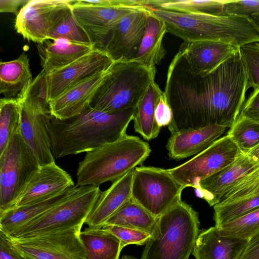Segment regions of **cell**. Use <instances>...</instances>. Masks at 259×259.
Instances as JSON below:
<instances>
[{
    "label": "cell",
    "instance_id": "obj_18",
    "mask_svg": "<svg viewBox=\"0 0 259 259\" xmlns=\"http://www.w3.org/2000/svg\"><path fill=\"white\" fill-rule=\"evenodd\" d=\"M75 186L70 175L55 162L40 166L30 180L15 207L47 199Z\"/></svg>",
    "mask_w": 259,
    "mask_h": 259
},
{
    "label": "cell",
    "instance_id": "obj_47",
    "mask_svg": "<svg viewBox=\"0 0 259 259\" xmlns=\"http://www.w3.org/2000/svg\"><path fill=\"white\" fill-rule=\"evenodd\" d=\"M121 259H138L133 256L124 254L122 256Z\"/></svg>",
    "mask_w": 259,
    "mask_h": 259
},
{
    "label": "cell",
    "instance_id": "obj_9",
    "mask_svg": "<svg viewBox=\"0 0 259 259\" xmlns=\"http://www.w3.org/2000/svg\"><path fill=\"white\" fill-rule=\"evenodd\" d=\"M185 188L167 169L141 165L134 169L132 198L152 215L158 218L181 201Z\"/></svg>",
    "mask_w": 259,
    "mask_h": 259
},
{
    "label": "cell",
    "instance_id": "obj_31",
    "mask_svg": "<svg viewBox=\"0 0 259 259\" xmlns=\"http://www.w3.org/2000/svg\"><path fill=\"white\" fill-rule=\"evenodd\" d=\"M259 208V189L242 197L221 202L213 206L215 227L238 219Z\"/></svg>",
    "mask_w": 259,
    "mask_h": 259
},
{
    "label": "cell",
    "instance_id": "obj_22",
    "mask_svg": "<svg viewBox=\"0 0 259 259\" xmlns=\"http://www.w3.org/2000/svg\"><path fill=\"white\" fill-rule=\"evenodd\" d=\"M134 169L114 181L100 195L84 224L88 227L101 228L121 207L132 199V186Z\"/></svg>",
    "mask_w": 259,
    "mask_h": 259
},
{
    "label": "cell",
    "instance_id": "obj_2",
    "mask_svg": "<svg viewBox=\"0 0 259 259\" xmlns=\"http://www.w3.org/2000/svg\"><path fill=\"white\" fill-rule=\"evenodd\" d=\"M135 108L109 113L90 105L68 119L52 116L48 127L54 158L87 152L119 139L126 134Z\"/></svg>",
    "mask_w": 259,
    "mask_h": 259
},
{
    "label": "cell",
    "instance_id": "obj_12",
    "mask_svg": "<svg viewBox=\"0 0 259 259\" xmlns=\"http://www.w3.org/2000/svg\"><path fill=\"white\" fill-rule=\"evenodd\" d=\"M83 225L23 239L11 238L17 251L32 259H87L80 233Z\"/></svg>",
    "mask_w": 259,
    "mask_h": 259
},
{
    "label": "cell",
    "instance_id": "obj_17",
    "mask_svg": "<svg viewBox=\"0 0 259 259\" xmlns=\"http://www.w3.org/2000/svg\"><path fill=\"white\" fill-rule=\"evenodd\" d=\"M258 168L259 164L243 154L232 164L201 181L194 188L196 194L209 206H214L234 186Z\"/></svg>",
    "mask_w": 259,
    "mask_h": 259
},
{
    "label": "cell",
    "instance_id": "obj_27",
    "mask_svg": "<svg viewBox=\"0 0 259 259\" xmlns=\"http://www.w3.org/2000/svg\"><path fill=\"white\" fill-rule=\"evenodd\" d=\"M33 78L28 55L22 53L17 59L0 63V93L6 98H17Z\"/></svg>",
    "mask_w": 259,
    "mask_h": 259
},
{
    "label": "cell",
    "instance_id": "obj_33",
    "mask_svg": "<svg viewBox=\"0 0 259 259\" xmlns=\"http://www.w3.org/2000/svg\"><path fill=\"white\" fill-rule=\"evenodd\" d=\"M21 105L18 98L0 100V153L13 135L20 130Z\"/></svg>",
    "mask_w": 259,
    "mask_h": 259
},
{
    "label": "cell",
    "instance_id": "obj_46",
    "mask_svg": "<svg viewBox=\"0 0 259 259\" xmlns=\"http://www.w3.org/2000/svg\"><path fill=\"white\" fill-rule=\"evenodd\" d=\"M246 155L259 164V145L250 150Z\"/></svg>",
    "mask_w": 259,
    "mask_h": 259
},
{
    "label": "cell",
    "instance_id": "obj_15",
    "mask_svg": "<svg viewBox=\"0 0 259 259\" xmlns=\"http://www.w3.org/2000/svg\"><path fill=\"white\" fill-rule=\"evenodd\" d=\"M143 7H106L87 4L77 0L72 11L96 48L104 51L112 32L127 14Z\"/></svg>",
    "mask_w": 259,
    "mask_h": 259
},
{
    "label": "cell",
    "instance_id": "obj_36",
    "mask_svg": "<svg viewBox=\"0 0 259 259\" xmlns=\"http://www.w3.org/2000/svg\"><path fill=\"white\" fill-rule=\"evenodd\" d=\"M57 38H64L78 43L93 44L73 15L72 8L62 17L50 33L49 40Z\"/></svg>",
    "mask_w": 259,
    "mask_h": 259
},
{
    "label": "cell",
    "instance_id": "obj_38",
    "mask_svg": "<svg viewBox=\"0 0 259 259\" xmlns=\"http://www.w3.org/2000/svg\"><path fill=\"white\" fill-rule=\"evenodd\" d=\"M102 228L111 232L119 239L121 250L130 244L145 245L152 237L148 232L125 227L104 225Z\"/></svg>",
    "mask_w": 259,
    "mask_h": 259
},
{
    "label": "cell",
    "instance_id": "obj_5",
    "mask_svg": "<svg viewBox=\"0 0 259 259\" xmlns=\"http://www.w3.org/2000/svg\"><path fill=\"white\" fill-rule=\"evenodd\" d=\"M198 213L182 200L157 218L139 259H189L199 234Z\"/></svg>",
    "mask_w": 259,
    "mask_h": 259
},
{
    "label": "cell",
    "instance_id": "obj_10",
    "mask_svg": "<svg viewBox=\"0 0 259 259\" xmlns=\"http://www.w3.org/2000/svg\"><path fill=\"white\" fill-rule=\"evenodd\" d=\"M21 105L20 133L36 157L40 166L55 162L48 123L50 104L41 94L26 89L17 98Z\"/></svg>",
    "mask_w": 259,
    "mask_h": 259
},
{
    "label": "cell",
    "instance_id": "obj_16",
    "mask_svg": "<svg viewBox=\"0 0 259 259\" xmlns=\"http://www.w3.org/2000/svg\"><path fill=\"white\" fill-rule=\"evenodd\" d=\"M152 9H137L125 16L114 27L105 49L113 61L134 60Z\"/></svg>",
    "mask_w": 259,
    "mask_h": 259
},
{
    "label": "cell",
    "instance_id": "obj_3",
    "mask_svg": "<svg viewBox=\"0 0 259 259\" xmlns=\"http://www.w3.org/2000/svg\"><path fill=\"white\" fill-rule=\"evenodd\" d=\"M150 12L164 22L167 32L184 41H218L239 49L246 44L259 42L258 29L244 17L186 13L159 8H152Z\"/></svg>",
    "mask_w": 259,
    "mask_h": 259
},
{
    "label": "cell",
    "instance_id": "obj_19",
    "mask_svg": "<svg viewBox=\"0 0 259 259\" xmlns=\"http://www.w3.org/2000/svg\"><path fill=\"white\" fill-rule=\"evenodd\" d=\"M179 50L191 72L199 75L212 71L239 51L231 45L208 40L184 41Z\"/></svg>",
    "mask_w": 259,
    "mask_h": 259
},
{
    "label": "cell",
    "instance_id": "obj_11",
    "mask_svg": "<svg viewBox=\"0 0 259 259\" xmlns=\"http://www.w3.org/2000/svg\"><path fill=\"white\" fill-rule=\"evenodd\" d=\"M242 154L238 147L227 134L192 158L167 170L185 188H195L201 181L232 164Z\"/></svg>",
    "mask_w": 259,
    "mask_h": 259
},
{
    "label": "cell",
    "instance_id": "obj_41",
    "mask_svg": "<svg viewBox=\"0 0 259 259\" xmlns=\"http://www.w3.org/2000/svg\"><path fill=\"white\" fill-rule=\"evenodd\" d=\"M171 108L167 101L164 92L158 97L155 109V119L158 126L161 128L168 126L172 120Z\"/></svg>",
    "mask_w": 259,
    "mask_h": 259
},
{
    "label": "cell",
    "instance_id": "obj_4",
    "mask_svg": "<svg viewBox=\"0 0 259 259\" xmlns=\"http://www.w3.org/2000/svg\"><path fill=\"white\" fill-rule=\"evenodd\" d=\"M151 152L147 142L126 134L88 151L79 162L76 187L99 186L107 182H113L141 165Z\"/></svg>",
    "mask_w": 259,
    "mask_h": 259
},
{
    "label": "cell",
    "instance_id": "obj_7",
    "mask_svg": "<svg viewBox=\"0 0 259 259\" xmlns=\"http://www.w3.org/2000/svg\"><path fill=\"white\" fill-rule=\"evenodd\" d=\"M100 193L99 186L76 187L63 201L8 235L13 239H23L83 225Z\"/></svg>",
    "mask_w": 259,
    "mask_h": 259
},
{
    "label": "cell",
    "instance_id": "obj_32",
    "mask_svg": "<svg viewBox=\"0 0 259 259\" xmlns=\"http://www.w3.org/2000/svg\"><path fill=\"white\" fill-rule=\"evenodd\" d=\"M225 1L209 0H148V6L153 9L186 13L206 14L213 15H225Z\"/></svg>",
    "mask_w": 259,
    "mask_h": 259
},
{
    "label": "cell",
    "instance_id": "obj_26",
    "mask_svg": "<svg viewBox=\"0 0 259 259\" xmlns=\"http://www.w3.org/2000/svg\"><path fill=\"white\" fill-rule=\"evenodd\" d=\"M166 32L164 22L150 12L142 41L133 61L150 69H156V66L160 63L166 54L162 42Z\"/></svg>",
    "mask_w": 259,
    "mask_h": 259
},
{
    "label": "cell",
    "instance_id": "obj_40",
    "mask_svg": "<svg viewBox=\"0 0 259 259\" xmlns=\"http://www.w3.org/2000/svg\"><path fill=\"white\" fill-rule=\"evenodd\" d=\"M258 189H259V168L245 177L226 194L221 202L231 201L242 197Z\"/></svg>",
    "mask_w": 259,
    "mask_h": 259
},
{
    "label": "cell",
    "instance_id": "obj_14",
    "mask_svg": "<svg viewBox=\"0 0 259 259\" xmlns=\"http://www.w3.org/2000/svg\"><path fill=\"white\" fill-rule=\"evenodd\" d=\"M114 61L105 51L94 49L68 65L46 74L48 101L66 91L107 70Z\"/></svg>",
    "mask_w": 259,
    "mask_h": 259
},
{
    "label": "cell",
    "instance_id": "obj_34",
    "mask_svg": "<svg viewBox=\"0 0 259 259\" xmlns=\"http://www.w3.org/2000/svg\"><path fill=\"white\" fill-rule=\"evenodd\" d=\"M227 135L231 138L241 152L247 154L259 145V121L239 114Z\"/></svg>",
    "mask_w": 259,
    "mask_h": 259
},
{
    "label": "cell",
    "instance_id": "obj_29",
    "mask_svg": "<svg viewBox=\"0 0 259 259\" xmlns=\"http://www.w3.org/2000/svg\"><path fill=\"white\" fill-rule=\"evenodd\" d=\"M87 259H119L121 249L119 239L103 228L87 227L80 233Z\"/></svg>",
    "mask_w": 259,
    "mask_h": 259
},
{
    "label": "cell",
    "instance_id": "obj_1",
    "mask_svg": "<svg viewBox=\"0 0 259 259\" xmlns=\"http://www.w3.org/2000/svg\"><path fill=\"white\" fill-rule=\"evenodd\" d=\"M250 88L239 51L205 75L190 70L179 50L168 68L164 93L171 108V134L219 125L230 128Z\"/></svg>",
    "mask_w": 259,
    "mask_h": 259
},
{
    "label": "cell",
    "instance_id": "obj_39",
    "mask_svg": "<svg viewBox=\"0 0 259 259\" xmlns=\"http://www.w3.org/2000/svg\"><path fill=\"white\" fill-rule=\"evenodd\" d=\"M224 12L247 18L259 30V1H225Z\"/></svg>",
    "mask_w": 259,
    "mask_h": 259
},
{
    "label": "cell",
    "instance_id": "obj_44",
    "mask_svg": "<svg viewBox=\"0 0 259 259\" xmlns=\"http://www.w3.org/2000/svg\"><path fill=\"white\" fill-rule=\"evenodd\" d=\"M237 259H259V235L247 241Z\"/></svg>",
    "mask_w": 259,
    "mask_h": 259
},
{
    "label": "cell",
    "instance_id": "obj_37",
    "mask_svg": "<svg viewBox=\"0 0 259 259\" xmlns=\"http://www.w3.org/2000/svg\"><path fill=\"white\" fill-rule=\"evenodd\" d=\"M239 52L250 88L259 87V42L243 45L239 48Z\"/></svg>",
    "mask_w": 259,
    "mask_h": 259
},
{
    "label": "cell",
    "instance_id": "obj_43",
    "mask_svg": "<svg viewBox=\"0 0 259 259\" xmlns=\"http://www.w3.org/2000/svg\"><path fill=\"white\" fill-rule=\"evenodd\" d=\"M0 259H25L15 248L10 237L1 231Z\"/></svg>",
    "mask_w": 259,
    "mask_h": 259
},
{
    "label": "cell",
    "instance_id": "obj_8",
    "mask_svg": "<svg viewBox=\"0 0 259 259\" xmlns=\"http://www.w3.org/2000/svg\"><path fill=\"white\" fill-rule=\"evenodd\" d=\"M40 165L20 130L0 153V214L15 207Z\"/></svg>",
    "mask_w": 259,
    "mask_h": 259
},
{
    "label": "cell",
    "instance_id": "obj_13",
    "mask_svg": "<svg viewBox=\"0 0 259 259\" xmlns=\"http://www.w3.org/2000/svg\"><path fill=\"white\" fill-rule=\"evenodd\" d=\"M76 1L30 0L18 13L14 27L24 39L42 44L49 40L52 28Z\"/></svg>",
    "mask_w": 259,
    "mask_h": 259
},
{
    "label": "cell",
    "instance_id": "obj_25",
    "mask_svg": "<svg viewBox=\"0 0 259 259\" xmlns=\"http://www.w3.org/2000/svg\"><path fill=\"white\" fill-rule=\"evenodd\" d=\"M76 186L47 199L16 207L0 214V231L9 235L24 224L44 213L68 197Z\"/></svg>",
    "mask_w": 259,
    "mask_h": 259
},
{
    "label": "cell",
    "instance_id": "obj_35",
    "mask_svg": "<svg viewBox=\"0 0 259 259\" xmlns=\"http://www.w3.org/2000/svg\"><path fill=\"white\" fill-rule=\"evenodd\" d=\"M217 229L223 236L248 241L259 235V208Z\"/></svg>",
    "mask_w": 259,
    "mask_h": 259
},
{
    "label": "cell",
    "instance_id": "obj_21",
    "mask_svg": "<svg viewBox=\"0 0 259 259\" xmlns=\"http://www.w3.org/2000/svg\"><path fill=\"white\" fill-rule=\"evenodd\" d=\"M228 129L214 125L171 134L166 145L169 159L178 160L200 153L222 137Z\"/></svg>",
    "mask_w": 259,
    "mask_h": 259
},
{
    "label": "cell",
    "instance_id": "obj_30",
    "mask_svg": "<svg viewBox=\"0 0 259 259\" xmlns=\"http://www.w3.org/2000/svg\"><path fill=\"white\" fill-rule=\"evenodd\" d=\"M157 220V218L132 199L112 215L104 225L136 229L152 235L155 230Z\"/></svg>",
    "mask_w": 259,
    "mask_h": 259
},
{
    "label": "cell",
    "instance_id": "obj_45",
    "mask_svg": "<svg viewBox=\"0 0 259 259\" xmlns=\"http://www.w3.org/2000/svg\"><path fill=\"white\" fill-rule=\"evenodd\" d=\"M30 0H0V12L16 14L20 6L26 5Z\"/></svg>",
    "mask_w": 259,
    "mask_h": 259
},
{
    "label": "cell",
    "instance_id": "obj_20",
    "mask_svg": "<svg viewBox=\"0 0 259 259\" xmlns=\"http://www.w3.org/2000/svg\"><path fill=\"white\" fill-rule=\"evenodd\" d=\"M108 69L71 88L50 101L51 115L56 119L64 120L81 114L90 105Z\"/></svg>",
    "mask_w": 259,
    "mask_h": 259
},
{
    "label": "cell",
    "instance_id": "obj_48",
    "mask_svg": "<svg viewBox=\"0 0 259 259\" xmlns=\"http://www.w3.org/2000/svg\"><path fill=\"white\" fill-rule=\"evenodd\" d=\"M24 257L25 258V259H32V258H30L28 257Z\"/></svg>",
    "mask_w": 259,
    "mask_h": 259
},
{
    "label": "cell",
    "instance_id": "obj_6",
    "mask_svg": "<svg viewBox=\"0 0 259 259\" xmlns=\"http://www.w3.org/2000/svg\"><path fill=\"white\" fill-rule=\"evenodd\" d=\"M156 71L135 61H114L90 106L109 113L136 108L150 84L155 81Z\"/></svg>",
    "mask_w": 259,
    "mask_h": 259
},
{
    "label": "cell",
    "instance_id": "obj_42",
    "mask_svg": "<svg viewBox=\"0 0 259 259\" xmlns=\"http://www.w3.org/2000/svg\"><path fill=\"white\" fill-rule=\"evenodd\" d=\"M240 115L259 121V87L253 88L252 92L243 105Z\"/></svg>",
    "mask_w": 259,
    "mask_h": 259
},
{
    "label": "cell",
    "instance_id": "obj_23",
    "mask_svg": "<svg viewBox=\"0 0 259 259\" xmlns=\"http://www.w3.org/2000/svg\"><path fill=\"white\" fill-rule=\"evenodd\" d=\"M247 241L221 235L211 227L200 231L192 254L195 259H237Z\"/></svg>",
    "mask_w": 259,
    "mask_h": 259
},
{
    "label": "cell",
    "instance_id": "obj_28",
    "mask_svg": "<svg viewBox=\"0 0 259 259\" xmlns=\"http://www.w3.org/2000/svg\"><path fill=\"white\" fill-rule=\"evenodd\" d=\"M162 92L153 81L135 108L133 119L135 131L147 141L157 137L161 128L155 120V109L157 99Z\"/></svg>",
    "mask_w": 259,
    "mask_h": 259
},
{
    "label": "cell",
    "instance_id": "obj_24",
    "mask_svg": "<svg viewBox=\"0 0 259 259\" xmlns=\"http://www.w3.org/2000/svg\"><path fill=\"white\" fill-rule=\"evenodd\" d=\"M42 70L49 73L74 62L95 49L93 44H85L64 38L46 40L37 44Z\"/></svg>",
    "mask_w": 259,
    "mask_h": 259
}]
</instances>
